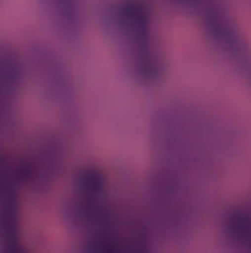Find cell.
I'll list each match as a JSON object with an SVG mask.
<instances>
[{
  "mask_svg": "<svg viewBox=\"0 0 251 253\" xmlns=\"http://www.w3.org/2000/svg\"><path fill=\"white\" fill-rule=\"evenodd\" d=\"M116 27L131 76L142 84L156 83L163 74V60L154 40L151 11L145 0H120L116 7Z\"/></svg>",
  "mask_w": 251,
  "mask_h": 253,
  "instance_id": "obj_1",
  "label": "cell"
},
{
  "mask_svg": "<svg viewBox=\"0 0 251 253\" xmlns=\"http://www.w3.org/2000/svg\"><path fill=\"white\" fill-rule=\"evenodd\" d=\"M22 83L20 58L11 47H0V116L11 109Z\"/></svg>",
  "mask_w": 251,
  "mask_h": 253,
  "instance_id": "obj_2",
  "label": "cell"
},
{
  "mask_svg": "<svg viewBox=\"0 0 251 253\" xmlns=\"http://www.w3.org/2000/svg\"><path fill=\"white\" fill-rule=\"evenodd\" d=\"M42 7L51 18V25L65 38H78L83 29L80 0H42Z\"/></svg>",
  "mask_w": 251,
  "mask_h": 253,
  "instance_id": "obj_3",
  "label": "cell"
},
{
  "mask_svg": "<svg viewBox=\"0 0 251 253\" xmlns=\"http://www.w3.org/2000/svg\"><path fill=\"white\" fill-rule=\"evenodd\" d=\"M222 233L234 249L251 251V205H238L227 211Z\"/></svg>",
  "mask_w": 251,
  "mask_h": 253,
  "instance_id": "obj_4",
  "label": "cell"
}]
</instances>
